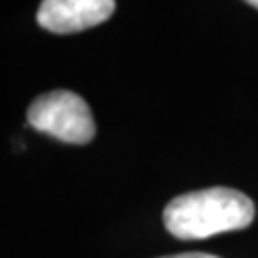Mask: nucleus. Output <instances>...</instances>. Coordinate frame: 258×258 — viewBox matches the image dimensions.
<instances>
[{"mask_svg": "<svg viewBox=\"0 0 258 258\" xmlns=\"http://www.w3.org/2000/svg\"><path fill=\"white\" fill-rule=\"evenodd\" d=\"M161 258H220V256L205 254V252H182V254H170V256H161Z\"/></svg>", "mask_w": 258, "mask_h": 258, "instance_id": "4", "label": "nucleus"}, {"mask_svg": "<svg viewBox=\"0 0 258 258\" xmlns=\"http://www.w3.org/2000/svg\"><path fill=\"white\" fill-rule=\"evenodd\" d=\"M27 122L38 132L65 144L84 146L96 134L92 111L79 94L54 90L38 96L27 109Z\"/></svg>", "mask_w": 258, "mask_h": 258, "instance_id": "2", "label": "nucleus"}, {"mask_svg": "<svg viewBox=\"0 0 258 258\" xmlns=\"http://www.w3.org/2000/svg\"><path fill=\"white\" fill-rule=\"evenodd\" d=\"M254 220V203L231 187H209L178 195L165 207L163 222L176 239H207L245 230Z\"/></svg>", "mask_w": 258, "mask_h": 258, "instance_id": "1", "label": "nucleus"}, {"mask_svg": "<svg viewBox=\"0 0 258 258\" xmlns=\"http://www.w3.org/2000/svg\"><path fill=\"white\" fill-rule=\"evenodd\" d=\"M113 12L115 0H42L37 21L46 31L69 35L100 25Z\"/></svg>", "mask_w": 258, "mask_h": 258, "instance_id": "3", "label": "nucleus"}, {"mask_svg": "<svg viewBox=\"0 0 258 258\" xmlns=\"http://www.w3.org/2000/svg\"><path fill=\"white\" fill-rule=\"evenodd\" d=\"M247 2H249L250 6H254V8L258 10V0H247Z\"/></svg>", "mask_w": 258, "mask_h": 258, "instance_id": "5", "label": "nucleus"}]
</instances>
